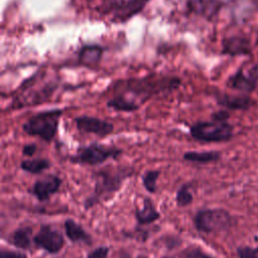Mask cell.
<instances>
[{
  "label": "cell",
  "mask_w": 258,
  "mask_h": 258,
  "mask_svg": "<svg viewBox=\"0 0 258 258\" xmlns=\"http://www.w3.org/2000/svg\"><path fill=\"white\" fill-rule=\"evenodd\" d=\"M180 81L177 78L138 79L123 84V90L108 102V107L123 112L137 110L152 95L162 91H170L178 87Z\"/></svg>",
  "instance_id": "1"
},
{
  "label": "cell",
  "mask_w": 258,
  "mask_h": 258,
  "mask_svg": "<svg viewBox=\"0 0 258 258\" xmlns=\"http://www.w3.org/2000/svg\"><path fill=\"white\" fill-rule=\"evenodd\" d=\"M130 175L128 169H102L94 173L96 180L95 189L93 194L85 200L84 207L86 210L91 209L99 203V201L107 195L116 192L123 181Z\"/></svg>",
  "instance_id": "2"
},
{
  "label": "cell",
  "mask_w": 258,
  "mask_h": 258,
  "mask_svg": "<svg viewBox=\"0 0 258 258\" xmlns=\"http://www.w3.org/2000/svg\"><path fill=\"white\" fill-rule=\"evenodd\" d=\"M62 110L53 109L37 113L30 117L23 125V131L31 136H36L48 142L51 141L57 131Z\"/></svg>",
  "instance_id": "3"
},
{
  "label": "cell",
  "mask_w": 258,
  "mask_h": 258,
  "mask_svg": "<svg viewBox=\"0 0 258 258\" xmlns=\"http://www.w3.org/2000/svg\"><path fill=\"white\" fill-rule=\"evenodd\" d=\"M55 89V81H48L41 85H37L36 77H33L28 80L27 83H25L21 91L14 97L12 107L15 109H20L23 107H30L44 103L51 97Z\"/></svg>",
  "instance_id": "4"
},
{
  "label": "cell",
  "mask_w": 258,
  "mask_h": 258,
  "mask_svg": "<svg viewBox=\"0 0 258 258\" xmlns=\"http://www.w3.org/2000/svg\"><path fill=\"white\" fill-rule=\"evenodd\" d=\"M191 137L202 142H224L233 137L234 128L228 122L201 121L189 128Z\"/></svg>",
  "instance_id": "5"
},
{
  "label": "cell",
  "mask_w": 258,
  "mask_h": 258,
  "mask_svg": "<svg viewBox=\"0 0 258 258\" xmlns=\"http://www.w3.org/2000/svg\"><path fill=\"white\" fill-rule=\"evenodd\" d=\"M122 150L115 146H108L99 143H92L78 149L77 153L71 157V161L79 164L98 165L110 158H118Z\"/></svg>",
  "instance_id": "6"
},
{
  "label": "cell",
  "mask_w": 258,
  "mask_h": 258,
  "mask_svg": "<svg viewBox=\"0 0 258 258\" xmlns=\"http://www.w3.org/2000/svg\"><path fill=\"white\" fill-rule=\"evenodd\" d=\"M195 228L203 233H217L231 226V216L223 209H205L194 217Z\"/></svg>",
  "instance_id": "7"
},
{
  "label": "cell",
  "mask_w": 258,
  "mask_h": 258,
  "mask_svg": "<svg viewBox=\"0 0 258 258\" xmlns=\"http://www.w3.org/2000/svg\"><path fill=\"white\" fill-rule=\"evenodd\" d=\"M227 86L241 92H253L258 87V62L249 69H240L227 81Z\"/></svg>",
  "instance_id": "8"
},
{
  "label": "cell",
  "mask_w": 258,
  "mask_h": 258,
  "mask_svg": "<svg viewBox=\"0 0 258 258\" xmlns=\"http://www.w3.org/2000/svg\"><path fill=\"white\" fill-rule=\"evenodd\" d=\"M34 244L49 254H56L63 247V236L49 225H42L33 238Z\"/></svg>",
  "instance_id": "9"
},
{
  "label": "cell",
  "mask_w": 258,
  "mask_h": 258,
  "mask_svg": "<svg viewBox=\"0 0 258 258\" xmlns=\"http://www.w3.org/2000/svg\"><path fill=\"white\" fill-rule=\"evenodd\" d=\"M77 129L82 133L95 134L101 137L111 134L114 130L112 123L93 116H79L75 119Z\"/></svg>",
  "instance_id": "10"
},
{
  "label": "cell",
  "mask_w": 258,
  "mask_h": 258,
  "mask_svg": "<svg viewBox=\"0 0 258 258\" xmlns=\"http://www.w3.org/2000/svg\"><path fill=\"white\" fill-rule=\"evenodd\" d=\"M61 179L54 174H49L41 179H37L31 188L32 195L39 201L45 202L59 190Z\"/></svg>",
  "instance_id": "11"
},
{
  "label": "cell",
  "mask_w": 258,
  "mask_h": 258,
  "mask_svg": "<svg viewBox=\"0 0 258 258\" xmlns=\"http://www.w3.org/2000/svg\"><path fill=\"white\" fill-rule=\"evenodd\" d=\"M148 0H103L102 7L107 13L129 15L138 11Z\"/></svg>",
  "instance_id": "12"
},
{
  "label": "cell",
  "mask_w": 258,
  "mask_h": 258,
  "mask_svg": "<svg viewBox=\"0 0 258 258\" xmlns=\"http://www.w3.org/2000/svg\"><path fill=\"white\" fill-rule=\"evenodd\" d=\"M223 52L230 55H246L251 52V44L244 36H230L223 40Z\"/></svg>",
  "instance_id": "13"
},
{
  "label": "cell",
  "mask_w": 258,
  "mask_h": 258,
  "mask_svg": "<svg viewBox=\"0 0 258 258\" xmlns=\"http://www.w3.org/2000/svg\"><path fill=\"white\" fill-rule=\"evenodd\" d=\"M222 3L219 0H188L187 8L192 13L211 19L217 14Z\"/></svg>",
  "instance_id": "14"
},
{
  "label": "cell",
  "mask_w": 258,
  "mask_h": 258,
  "mask_svg": "<svg viewBox=\"0 0 258 258\" xmlns=\"http://www.w3.org/2000/svg\"><path fill=\"white\" fill-rule=\"evenodd\" d=\"M134 215L139 226L152 224L160 218V214L149 198H144L142 208L136 207Z\"/></svg>",
  "instance_id": "15"
},
{
  "label": "cell",
  "mask_w": 258,
  "mask_h": 258,
  "mask_svg": "<svg viewBox=\"0 0 258 258\" xmlns=\"http://www.w3.org/2000/svg\"><path fill=\"white\" fill-rule=\"evenodd\" d=\"M64 231L67 237L73 243H84L86 245H91L93 243L91 235L83 228L82 225L72 219H67L64 221Z\"/></svg>",
  "instance_id": "16"
},
{
  "label": "cell",
  "mask_w": 258,
  "mask_h": 258,
  "mask_svg": "<svg viewBox=\"0 0 258 258\" xmlns=\"http://www.w3.org/2000/svg\"><path fill=\"white\" fill-rule=\"evenodd\" d=\"M217 103L226 108L231 110H247L253 103V100L246 95H227L222 94L217 97Z\"/></svg>",
  "instance_id": "17"
},
{
  "label": "cell",
  "mask_w": 258,
  "mask_h": 258,
  "mask_svg": "<svg viewBox=\"0 0 258 258\" xmlns=\"http://www.w3.org/2000/svg\"><path fill=\"white\" fill-rule=\"evenodd\" d=\"M103 55V48L97 44L83 46L79 51V61L81 64L90 67L100 61Z\"/></svg>",
  "instance_id": "18"
},
{
  "label": "cell",
  "mask_w": 258,
  "mask_h": 258,
  "mask_svg": "<svg viewBox=\"0 0 258 258\" xmlns=\"http://www.w3.org/2000/svg\"><path fill=\"white\" fill-rule=\"evenodd\" d=\"M31 228L21 227L16 229L10 236L9 242L14 247L22 250H28L31 247Z\"/></svg>",
  "instance_id": "19"
},
{
  "label": "cell",
  "mask_w": 258,
  "mask_h": 258,
  "mask_svg": "<svg viewBox=\"0 0 258 258\" xmlns=\"http://www.w3.org/2000/svg\"><path fill=\"white\" fill-rule=\"evenodd\" d=\"M221 157L220 152L217 151H187L183 154V159L195 163H209L218 160Z\"/></svg>",
  "instance_id": "20"
},
{
  "label": "cell",
  "mask_w": 258,
  "mask_h": 258,
  "mask_svg": "<svg viewBox=\"0 0 258 258\" xmlns=\"http://www.w3.org/2000/svg\"><path fill=\"white\" fill-rule=\"evenodd\" d=\"M50 166L49 160L45 158H33L26 159L20 162V168L26 172L32 174H38Z\"/></svg>",
  "instance_id": "21"
},
{
  "label": "cell",
  "mask_w": 258,
  "mask_h": 258,
  "mask_svg": "<svg viewBox=\"0 0 258 258\" xmlns=\"http://www.w3.org/2000/svg\"><path fill=\"white\" fill-rule=\"evenodd\" d=\"M194 200V197L191 192L189 191V184L183 183L180 185V187L177 189L175 195V202L178 207H186L191 204Z\"/></svg>",
  "instance_id": "22"
},
{
  "label": "cell",
  "mask_w": 258,
  "mask_h": 258,
  "mask_svg": "<svg viewBox=\"0 0 258 258\" xmlns=\"http://www.w3.org/2000/svg\"><path fill=\"white\" fill-rule=\"evenodd\" d=\"M160 174L159 170H147L142 175V183L148 192L154 194L156 191V182Z\"/></svg>",
  "instance_id": "23"
},
{
  "label": "cell",
  "mask_w": 258,
  "mask_h": 258,
  "mask_svg": "<svg viewBox=\"0 0 258 258\" xmlns=\"http://www.w3.org/2000/svg\"><path fill=\"white\" fill-rule=\"evenodd\" d=\"M182 255H184L186 258H214L211 255L204 252L202 249L198 247H188L183 252Z\"/></svg>",
  "instance_id": "24"
},
{
  "label": "cell",
  "mask_w": 258,
  "mask_h": 258,
  "mask_svg": "<svg viewBox=\"0 0 258 258\" xmlns=\"http://www.w3.org/2000/svg\"><path fill=\"white\" fill-rule=\"evenodd\" d=\"M237 254L240 258H258V247H239Z\"/></svg>",
  "instance_id": "25"
},
{
  "label": "cell",
  "mask_w": 258,
  "mask_h": 258,
  "mask_svg": "<svg viewBox=\"0 0 258 258\" xmlns=\"http://www.w3.org/2000/svg\"><path fill=\"white\" fill-rule=\"evenodd\" d=\"M109 254V248L106 246H100L91 251L87 258H107Z\"/></svg>",
  "instance_id": "26"
},
{
  "label": "cell",
  "mask_w": 258,
  "mask_h": 258,
  "mask_svg": "<svg viewBox=\"0 0 258 258\" xmlns=\"http://www.w3.org/2000/svg\"><path fill=\"white\" fill-rule=\"evenodd\" d=\"M0 258H27V255L18 251H10L2 249L0 251Z\"/></svg>",
  "instance_id": "27"
},
{
  "label": "cell",
  "mask_w": 258,
  "mask_h": 258,
  "mask_svg": "<svg viewBox=\"0 0 258 258\" xmlns=\"http://www.w3.org/2000/svg\"><path fill=\"white\" fill-rule=\"evenodd\" d=\"M212 118L214 121L227 122V120L229 119V113L226 110H219L212 114Z\"/></svg>",
  "instance_id": "28"
},
{
  "label": "cell",
  "mask_w": 258,
  "mask_h": 258,
  "mask_svg": "<svg viewBox=\"0 0 258 258\" xmlns=\"http://www.w3.org/2000/svg\"><path fill=\"white\" fill-rule=\"evenodd\" d=\"M37 150V146L34 143H29L23 146L22 148V154L25 156H32Z\"/></svg>",
  "instance_id": "29"
},
{
  "label": "cell",
  "mask_w": 258,
  "mask_h": 258,
  "mask_svg": "<svg viewBox=\"0 0 258 258\" xmlns=\"http://www.w3.org/2000/svg\"><path fill=\"white\" fill-rule=\"evenodd\" d=\"M164 243H165V245H166V247L168 249H172V248H174V247H176V246H178L180 244V240L178 238L169 236L167 241H165Z\"/></svg>",
  "instance_id": "30"
},
{
  "label": "cell",
  "mask_w": 258,
  "mask_h": 258,
  "mask_svg": "<svg viewBox=\"0 0 258 258\" xmlns=\"http://www.w3.org/2000/svg\"><path fill=\"white\" fill-rule=\"evenodd\" d=\"M119 258H131V256L128 253H126V252H122Z\"/></svg>",
  "instance_id": "31"
},
{
  "label": "cell",
  "mask_w": 258,
  "mask_h": 258,
  "mask_svg": "<svg viewBox=\"0 0 258 258\" xmlns=\"http://www.w3.org/2000/svg\"><path fill=\"white\" fill-rule=\"evenodd\" d=\"M137 258H148L147 256H143V255H139V256H137ZM161 258H173V257H170V256H163V257H161Z\"/></svg>",
  "instance_id": "32"
}]
</instances>
